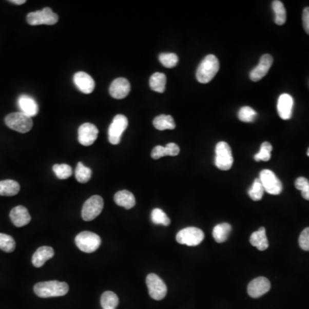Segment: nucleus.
Here are the masks:
<instances>
[{
	"mask_svg": "<svg viewBox=\"0 0 309 309\" xmlns=\"http://www.w3.org/2000/svg\"><path fill=\"white\" fill-rule=\"evenodd\" d=\"M34 291L41 298L58 297L66 296L68 293L69 285L65 282L60 281H47L42 282L34 285Z\"/></svg>",
	"mask_w": 309,
	"mask_h": 309,
	"instance_id": "f257e3e1",
	"label": "nucleus"
},
{
	"mask_svg": "<svg viewBox=\"0 0 309 309\" xmlns=\"http://www.w3.org/2000/svg\"><path fill=\"white\" fill-rule=\"evenodd\" d=\"M219 68V61L215 55L210 54L206 56L197 69V80L201 84H207L214 79Z\"/></svg>",
	"mask_w": 309,
	"mask_h": 309,
	"instance_id": "f03ea898",
	"label": "nucleus"
},
{
	"mask_svg": "<svg viewBox=\"0 0 309 309\" xmlns=\"http://www.w3.org/2000/svg\"><path fill=\"white\" fill-rule=\"evenodd\" d=\"M75 242L76 246L82 252L90 254L99 248V246L102 244V240L96 234L90 231H84L76 236Z\"/></svg>",
	"mask_w": 309,
	"mask_h": 309,
	"instance_id": "7ed1b4c3",
	"label": "nucleus"
},
{
	"mask_svg": "<svg viewBox=\"0 0 309 309\" xmlns=\"http://www.w3.org/2000/svg\"><path fill=\"white\" fill-rule=\"evenodd\" d=\"M5 122L9 128L18 131L20 133L29 132L33 127L32 118L21 112L10 113L6 116Z\"/></svg>",
	"mask_w": 309,
	"mask_h": 309,
	"instance_id": "20e7f679",
	"label": "nucleus"
},
{
	"mask_svg": "<svg viewBox=\"0 0 309 309\" xmlns=\"http://www.w3.org/2000/svg\"><path fill=\"white\" fill-rule=\"evenodd\" d=\"M59 21V16L53 12V10L48 7L43 9L42 11H34L28 14L27 22L31 26L37 25H53Z\"/></svg>",
	"mask_w": 309,
	"mask_h": 309,
	"instance_id": "39448f33",
	"label": "nucleus"
},
{
	"mask_svg": "<svg viewBox=\"0 0 309 309\" xmlns=\"http://www.w3.org/2000/svg\"><path fill=\"white\" fill-rule=\"evenodd\" d=\"M233 163L230 146L226 142H219L216 146V166L221 170H229Z\"/></svg>",
	"mask_w": 309,
	"mask_h": 309,
	"instance_id": "423d86ee",
	"label": "nucleus"
},
{
	"mask_svg": "<svg viewBox=\"0 0 309 309\" xmlns=\"http://www.w3.org/2000/svg\"><path fill=\"white\" fill-rule=\"evenodd\" d=\"M104 206V202L102 197L99 195H94L90 197L86 202L84 203L83 209H82V218L84 221L94 220L101 214Z\"/></svg>",
	"mask_w": 309,
	"mask_h": 309,
	"instance_id": "0eeeda50",
	"label": "nucleus"
},
{
	"mask_svg": "<svg viewBox=\"0 0 309 309\" xmlns=\"http://www.w3.org/2000/svg\"><path fill=\"white\" fill-rule=\"evenodd\" d=\"M204 238V234L201 229L195 227L183 228L176 236V241L182 245L194 246L201 243Z\"/></svg>",
	"mask_w": 309,
	"mask_h": 309,
	"instance_id": "6e6552de",
	"label": "nucleus"
},
{
	"mask_svg": "<svg viewBox=\"0 0 309 309\" xmlns=\"http://www.w3.org/2000/svg\"><path fill=\"white\" fill-rule=\"evenodd\" d=\"M128 126V120L123 114H117L113 118L108 128V140L110 144L116 145L121 143V136Z\"/></svg>",
	"mask_w": 309,
	"mask_h": 309,
	"instance_id": "1a4fd4ad",
	"label": "nucleus"
},
{
	"mask_svg": "<svg viewBox=\"0 0 309 309\" xmlns=\"http://www.w3.org/2000/svg\"><path fill=\"white\" fill-rule=\"evenodd\" d=\"M146 284L149 289V295L152 299L161 301L167 295V286L158 275L150 273L147 276Z\"/></svg>",
	"mask_w": 309,
	"mask_h": 309,
	"instance_id": "9d476101",
	"label": "nucleus"
},
{
	"mask_svg": "<svg viewBox=\"0 0 309 309\" xmlns=\"http://www.w3.org/2000/svg\"><path fill=\"white\" fill-rule=\"evenodd\" d=\"M260 180L265 191L272 195H278L283 191V185L280 180L273 171L264 169L260 172Z\"/></svg>",
	"mask_w": 309,
	"mask_h": 309,
	"instance_id": "9b49d317",
	"label": "nucleus"
},
{
	"mask_svg": "<svg viewBox=\"0 0 309 309\" xmlns=\"http://www.w3.org/2000/svg\"><path fill=\"white\" fill-rule=\"evenodd\" d=\"M99 131L91 123H84L79 129V141L84 146H90L98 137Z\"/></svg>",
	"mask_w": 309,
	"mask_h": 309,
	"instance_id": "f8f14e48",
	"label": "nucleus"
},
{
	"mask_svg": "<svg viewBox=\"0 0 309 309\" xmlns=\"http://www.w3.org/2000/svg\"><path fill=\"white\" fill-rule=\"evenodd\" d=\"M270 289V281L267 278L260 277L250 282L247 287V293L253 298H259L267 293Z\"/></svg>",
	"mask_w": 309,
	"mask_h": 309,
	"instance_id": "ddd939ff",
	"label": "nucleus"
},
{
	"mask_svg": "<svg viewBox=\"0 0 309 309\" xmlns=\"http://www.w3.org/2000/svg\"><path fill=\"white\" fill-rule=\"evenodd\" d=\"M131 91V85L128 80L124 78H119L113 80L109 88L111 96L114 99H124Z\"/></svg>",
	"mask_w": 309,
	"mask_h": 309,
	"instance_id": "4468645a",
	"label": "nucleus"
},
{
	"mask_svg": "<svg viewBox=\"0 0 309 309\" xmlns=\"http://www.w3.org/2000/svg\"><path fill=\"white\" fill-rule=\"evenodd\" d=\"M273 64V56L270 54L263 55L259 65L250 72V79L252 81L258 82L261 80L268 73Z\"/></svg>",
	"mask_w": 309,
	"mask_h": 309,
	"instance_id": "2eb2a0df",
	"label": "nucleus"
},
{
	"mask_svg": "<svg viewBox=\"0 0 309 309\" xmlns=\"http://www.w3.org/2000/svg\"><path fill=\"white\" fill-rule=\"evenodd\" d=\"M74 84L76 88L84 94H90L94 91V79L89 74L84 71H79L74 75Z\"/></svg>",
	"mask_w": 309,
	"mask_h": 309,
	"instance_id": "dca6fc26",
	"label": "nucleus"
},
{
	"mask_svg": "<svg viewBox=\"0 0 309 309\" xmlns=\"http://www.w3.org/2000/svg\"><path fill=\"white\" fill-rule=\"evenodd\" d=\"M18 106L21 109V113L26 114L30 118L36 116L39 112V107L35 100L28 94H22L19 96Z\"/></svg>",
	"mask_w": 309,
	"mask_h": 309,
	"instance_id": "f3484780",
	"label": "nucleus"
},
{
	"mask_svg": "<svg viewBox=\"0 0 309 309\" xmlns=\"http://www.w3.org/2000/svg\"><path fill=\"white\" fill-rule=\"evenodd\" d=\"M293 98L288 94H281L278 98V112L281 119L284 121L289 120L292 117L293 109Z\"/></svg>",
	"mask_w": 309,
	"mask_h": 309,
	"instance_id": "a211bd4d",
	"label": "nucleus"
},
{
	"mask_svg": "<svg viewBox=\"0 0 309 309\" xmlns=\"http://www.w3.org/2000/svg\"><path fill=\"white\" fill-rule=\"evenodd\" d=\"M10 218L14 225L16 227H24L29 224L31 221V217L26 208L22 205H18L13 208L10 213Z\"/></svg>",
	"mask_w": 309,
	"mask_h": 309,
	"instance_id": "6ab92c4d",
	"label": "nucleus"
},
{
	"mask_svg": "<svg viewBox=\"0 0 309 309\" xmlns=\"http://www.w3.org/2000/svg\"><path fill=\"white\" fill-rule=\"evenodd\" d=\"M54 256V250L51 246H43L37 249L32 257V264L34 267L40 268L44 265L47 260Z\"/></svg>",
	"mask_w": 309,
	"mask_h": 309,
	"instance_id": "aec40b11",
	"label": "nucleus"
},
{
	"mask_svg": "<svg viewBox=\"0 0 309 309\" xmlns=\"http://www.w3.org/2000/svg\"><path fill=\"white\" fill-rule=\"evenodd\" d=\"M114 202L119 206L124 207L126 210L133 208L136 204V199L133 194L127 190H122L114 195Z\"/></svg>",
	"mask_w": 309,
	"mask_h": 309,
	"instance_id": "412c9836",
	"label": "nucleus"
},
{
	"mask_svg": "<svg viewBox=\"0 0 309 309\" xmlns=\"http://www.w3.org/2000/svg\"><path fill=\"white\" fill-rule=\"evenodd\" d=\"M250 243L252 246H255L260 251H265L269 246L266 232L265 228H260L258 231L252 234L250 237Z\"/></svg>",
	"mask_w": 309,
	"mask_h": 309,
	"instance_id": "4be33fe9",
	"label": "nucleus"
},
{
	"mask_svg": "<svg viewBox=\"0 0 309 309\" xmlns=\"http://www.w3.org/2000/svg\"><path fill=\"white\" fill-rule=\"evenodd\" d=\"M167 78L165 74L156 72L149 79V87L154 92L163 93L165 91Z\"/></svg>",
	"mask_w": 309,
	"mask_h": 309,
	"instance_id": "5701e85b",
	"label": "nucleus"
},
{
	"mask_svg": "<svg viewBox=\"0 0 309 309\" xmlns=\"http://www.w3.org/2000/svg\"><path fill=\"white\" fill-rule=\"evenodd\" d=\"M153 125L154 128L158 129L159 131H164V130H173L176 128V122L173 121V118L170 115L158 116L154 119Z\"/></svg>",
	"mask_w": 309,
	"mask_h": 309,
	"instance_id": "b1692460",
	"label": "nucleus"
},
{
	"mask_svg": "<svg viewBox=\"0 0 309 309\" xmlns=\"http://www.w3.org/2000/svg\"><path fill=\"white\" fill-rule=\"evenodd\" d=\"M20 191V185L12 180L0 181V196H15Z\"/></svg>",
	"mask_w": 309,
	"mask_h": 309,
	"instance_id": "393cba45",
	"label": "nucleus"
},
{
	"mask_svg": "<svg viewBox=\"0 0 309 309\" xmlns=\"http://www.w3.org/2000/svg\"><path fill=\"white\" fill-rule=\"evenodd\" d=\"M231 229L232 228H231L230 224H228V223L218 224L215 228H213V238L215 239V241L218 243H223L228 240Z\"/></svg>",
	"mask_w": 309,
	"mask_h": 309,
	"instance_id": "a878e982",
	"label": "nucleus"
},
{
	"mask_svg": "<svg viewBox=\"0 0 309 309\" xmlns=\"http://www.w3.org/2000/svg\"><path fill=\"white\" fill-rule=\"evenodd\" d=\"M101 305L103 309H116L119 305V298L112 291H106L101 297Z\"/></svg>",
	"mask_w": 309,
	"mask_h": 309,
	"instance_id": "bb28decb",
	"label": "nucleus"
},
{
	"mask_svg": "<svg viewBox=\"0 0 309 309\" xmlns=\"http://www.w3.org/2000/svg\"><path fill=\"white\" fill-rule=\"evenodd\" d=\"M273 9L274 13H275V23L278 25H283L285 24L286 10L283 4L281 1L275 0L273 2Z\"/></svg>",
	"mask_w": 309,
	"mask_h": 309,
	"instance_id": "cd10ccee",
	"label": "nucleus"
},
{
	"mask_svg": "<svg viewBox=\"0 0 309 309\" xmlns=\"http://www.w3.org/2000/svg\"><path fill=\"white\" fill-rule=\"evenodd\" d=\"M75 176L80 183H87L91 179V169L84 166V163H79L75 170Z\"/></svg>",
	"mask_w": 309,
	"mask_h": 309,
	"instance_id": "c85d7f7f",
	"label": "nucleus"
},
{
	"mask_svg": "<svg viewBox=\"0 0 309 309\" xmlns=\"http://www.w3.org/2000/svg\"><path fill=\"white\" fill-rule=\"evenodd\" d=\"M264 191H265V189L263 187L261 181L260 179H256L249 189L248 194L253 200L259 201L260 199H262Z\"/></svg>",
	"mask_w": 309,
	"mask_h": 309,
	"instance_id": "c756f323",
	"label": "nucleus"
},
{
	"mask_svg": "<svg viewBox=\"0 0 309 309\" xmlns=\"http://www.w3.org/2000/svg\"><path fill=\"white\" fill-rule=\"evenodd\" d=\"M272 151H273L272 144L269 142H264L261 144L260 152L254 156V160L256 162H260V161L267 162L271 159Z\"/></svg>",
	"mask_w": 309,
	"mask_h": 309,
	"instance_id": "7c9ffc66",
	"label": "nucleus"
},
{
	"mask_svg": "<svg viewBox=\"0 0 309 309\" xmlns=\"http://www.w3.org/2000/svg\"><path fill=\"white\" fill-rule=\"evenodd\" d=\"M16 248V241L13 237L6 234L0 233V249L6 253H12Z\"/></svg>",
	"mask_w": 309,
	"mask_h": 309,
	"instance_id": "2f4dec72",
	"label": "nucleus"
},
{
	"mask_svg": "<svg viewBox=\"0 0 309 309\" xmlns=\"http://www.w3.org/2000/svg\"><path fill=\"white\" fill-rule=\"evenodd\" d=\"M151 221L154 224L168 226L170 224V219L163 210L154 209L151 213Z\"/></svg>",
	"mask_w": 309,
	"mask_h": 309,
	"instance_id": "473e14b6",
	"label": "nucleus"
},
{
	"mask_svg": "<svg viewBox=\"0 0 309 309\" xmlns=\"http://www.w3.org/2000/svg\"><path fill=\"white\" fill-rule=\"evenodd\" d=\"M53 170L56 176L61 180H66L71 177L72 175V168L68 164H55L53 167Z\"/></svg>",
	"mask_w": 309,
	"mask_h": 309,
	"instance_id": "72a5a7b5",
	"label": "nucleus"
},
{
	"mask_svg": "<svg viewBox=\"0 0 309 309\" xmlns=\"http://www.w3.org/2000/svg\"><path fill=\"white\" fill-rule=\"evenodd\" d=\"M159 61L163 66L167 68H173L177 66L179 62L178 56L176 53H161L159 55Z\"/></svg>",
	"mask_w": 309,
	"mask_h": 309,
	"instance_id": "f704fd0d",
	"label": "nucleus"
},
{
	"mask_svg": "<svg viewBox=\"0 0 309 309\" xmlns=\"http://www.w3.org/2000/svg\"><path fill=\"white\" fill-rule=\"evenodd\" d=\"M256 112L248 106L241 108L238 113L239 120L243 122H253L256 118Z\"/></svg>",
	"mask_w": 309,
	"mask_h": 309,
	"instance_id": "c9c22d12",
	"label": "nucleus"
},
{
	"mask_svg": "<svg viewBox=\"0 0 309 309\" xmlns=\"http://www.w3.org/2000/svg\"><path fill=\"white\" fill-rule=\"evenodd\" d=\"M299 245L304 251H309V228H306L301 232L299 238Z\"/></svg>",
	"mask_w": 309,
	"mask_h": 309,
	"instance_id": "e433bc0d",
	"label": "nucleus"
},
{
	"mask_svg": "<svg viewBox=\"0 0 309 309\" xmlns=\"http://www.w3.org/2000/svg\"><path fill=\"white\" fill-rule=\"evenodd\" d=\"M166 156L167 154H166L165 147L161 146V145L154 147L151 152V158L153 159H156V160L160 159V158L166 157Z\"/></svg>",
	"mask_w": 309,
	"mask_h": 309,
	"instance_id": "4c0bfd02",
	"label": "nucleus"
},
{
	"mask_svg": "<svg viewBox=\"0 0 309 309\" xmlns=\"http://www.w3.org/2000/svg\"><path fill=\"white\" fill-rule=\"evenodd\" d=\"M166 154L170 157H176L180 153V147L175 143H169L165 146Z\"/></svg>",
	"mask_w": 309,
	"mask_h": 309,
	"instance_id": "58836bf2",
	"label": "nucleus"
},
{
	"mask_svg": "<svg viewBox=\"0 0 309 309\" xmlns=\"http://www.w3.org/2000/svg\"><path fill=\"white\" fill-rule=\"evenodd\" d=\"M302 23H303L305 31L306 34H309V7L304 9L303 13H302Z\"/></svg>",
	"mask_w": 309,
	"mask_h": 309,
	"instance_id": "ea45409f",
	"label": "nucleus"
},
{
	"mask_svg": "<svg viewBox=\"0 0 309 309\" xmlns=\"http://www.w3.org/2000/svg\"><path fill=\"white\" fill-rule=\"evenodd\" d=\"M295 186H296V188L298 189V190L302 191L304 188H306V186H309L308 180L304 178V177H300L295 182Z\"/></svg>",
	"mask_w": 309,
	"mask_h": 309,
	"instance_id": "a19ab883",
	"label": "nucleus"
},
{
	"mask_svg": "<svg viewBox=\"0 0 309 309\" xmlns=\"http://www.w3.org/2000/svg\"><path fill=\"white\" fill-rule=\"evenodd\" d=\"M301 191V196L304 199L309 200V186H306V188H304Z\"/></svg>",
	"mask_w": 309,
	"mask_h": 309,
	"instance_id": "79ce46f5",
	"label": "nucleus"
},
{
	"mask_svg": "<svg viewBox=\"0 0 309 309\" xmlns=\"http://www.w3.org/2000/svg\"><path fill=\"white\" fill-rule=\"evenodd\" d=\"M10 2L14 5H17V6H21V5L26 3L25 0H11Z\"/></svg>",
	"mask_w": 309,
	"mask_h": 309,
	"instance_id": "37998d69",
	"label": "nucleus"
},
{
	"mask_svg": "<svg viewBox=\"0 0 309 309\" xmlns=\"http://www.w3.org/2000/svg\"><path fill=\"white\" fill-rule=\"evenodd\" d=\"M307 156H308V157H309V149H308V150H307Z\"/></svg>",
	"mask_w": 309,
	"mask_h": 309,
	"instance_id": "c03bdc74",
	"label": "nucleus"
}]
</instances>
